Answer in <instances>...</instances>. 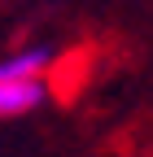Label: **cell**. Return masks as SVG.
<instances>
[{"label":"cell","instance_id":"6da1fadb","mask_svg":"<svg viewBox=\"0 0 153 157\" xmlns=\"http://www.w3.org/2000/svg\"><path fill=\"white\" fill-rule=\"evenodd\" d=\"M57 61V48L53 44H26V48H13L0 57V83H22V78H48Z\"/></svg>","mask_w":153,"mask_h":157},{"label":"cell","instance_id":"7a4b0ae2","mask_svg":"<svg viewBox=\"0 0 153 157\" xmlns=\"http://www.w3.org/2000/svg\"><path fill=\"white\" fill-rule=\"evenodd\" d=\"M48 101V78H22V83H0V122L26 118Z\"/></svg>","mask_w":153,"mask_h":157}]
</instances>
